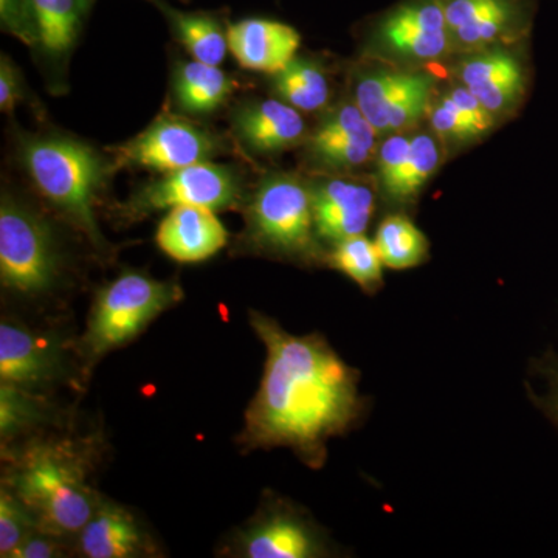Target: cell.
<instances>
[{
  "label": "cell",
  "mask_w": 558,
  "mask_h": 558,
  "mask_svg": "<svg viewBox=\"0 0 558 558\" xmlns=\"http://www.w3.org/2000/svg\"><path fill=\"white\" fill-rule=\"evenodd\" d=\"M374 242L388 269H414L428 259L427 236L405 215H389L381 220Z\"/></svg>",
  "instance_id": "cell-25"
},
{
  "label": "cell",
  "mask_w": 558,
  "mask_h": 558,
  "mask_svg": "<svg viewBox=\"0 0 558 558\" xmlns=\"http://www.w3.org/2000/svg\"><path fill=\"white\" fill-rule=\"evenodd\" d=\"M21 161L39 193L101 247L105 240L94 205L108 180L109 165L100 154L78 140L40 135L22 140Z\"/></svg>",
  "instance_id": "cell-3"
},
{
  "label": "cell",
  "mask_w": 558,
  "mask_h": 558,
  "mask_svg": "<svg viewBox=\"0 0 558 558\" xmlns=\"http://www.w3.org/2000/svg\"><path fill=\"white\" fill-rule=\"evenodd\" d=\"M442 142L433 132L388 135L377 148V175L389 204L409 207L442 161Z\"/></svg>",
  "instance_id": "cell-12"
},
{
  "label": "cell",
  "mask_w": 558,
  "mask_h": 558,
  "mask_svg": "<svg viewBox=\"0 0 558 558\" xmlns=\"http://www.w3.org/2000/svg\"><path fill=\"white\" fill-rule=\"evenodd\" d=\"M241 199L240 175L231 168L201 161L153 180L128 204V216H145L179 205H193L220 211L233 208Z\"/></svg>",
  "instance_id": "cell-8"
},
{
  "label": "cell",
  "mask_w": 558,
  "mask_h": 558,
  "mask_svg": "<svg viewBox=\"0 0 558 558\" xmlns=\"http://www.w3.org/2000/svg\"><path fill=\"white\" fill-rule=\"evenodd\" d=\"M94 0H33L38 46L46 60H69L78 39L84 17Z\"/></svg>",
  "instance_id": "cell-23"
},
{
  "label": "cell",
  "mask_w": 558,
  "mask_h": 558,
  "mask_svg": "<svg viewBox=\"0 0 558 558\" xmlns=\"http://www.w3.org/2000/svg\"><path fill=\"white\" fill-rule=\"evenodd\" d=\"M143 532L130 512L112 502H98L81 529L80 549L90 558L134 557L143 550Z\"/></svg>",
  "instance_id": "cell-22"
},
{
  "label": "cell",
  "mask_w": 558,
  "mask_h": 558,
  "mask_svg": "<svg viewBox=\"0 0 558 558\" xmlns=\"http://www.w3.org/2000/svg\"><path fill=\"white\" fill-rule=\"evenodd\" d=\"M165 14L171 22L180 43L193 60L209 65H220L229 51V35L215 17L207 14L185 13L163 5Z\"/></svg>",
  "instance_id": "cell-27"
},
{
  "label": "cell",
  "mask_w": 558,
  "mask_h": 558,
  "mask_svg": "<svg viewBox=\"0 0 558 558\" xmlns=\"http://www.w3.org/2000/svg\"><path fill=\"white\" fill-rule=\"evenodd\" d=\"M379 137L359 106L343 101L307 135L304 142L307 161L326 174L355 171L376 156Z\"/></svg>",
  "instance_id": "cell-11"
},
{
  "label": "cell",
  "mask_w": 558,
  "mask_h": 558,
  "mask_svg": "<svg viewBox=\"0 0 558 558\" xmlns=\"http://www.w3.org/2000/svg\"><path fill=\"white\" fill-rule=\"evenodd\" d=\"M457 76L497 120L513 112L526 94V68L502 46L468 53L458 64Z\"/></svg>",
  "instance_id": "cell-14"
},
{
  "label": "cell",
  "mask_w": 558,
  "mask_h": 558,
  "mask_svg": "<svg viewBox=\"0 0 558 558\" xmlns=\"http://www.w3.org/2000/svg\"><path fill=\"white\" fill-rule=\"evenodd\" d=\"M39 529L32 510L11 488L0 495V554L10 557L28 534Z\"/></svg>",
  "instance_id": "cell-30"
},
{
  "label": "cell",
  "mask_w": 558,
  "mask_h": 558,
  "mask_svg": "<svg viewBox=\"0 0 558 558\" xmlns=\"http://www.w3.org/2000/svg\"><path fill=\"white\" fill-rule=\"evenodd\" d=\"M44 417L43 403L27 389L2 384L0 387V435L13 438L17 433L33 427Z\"/></svg>",
  "instance_id": "cell-29"
},
{
  "label": "cell",
  "mask_w": 558,
  "mask_h": 558,
  "mask_svg": "<svg viewBox=\"0 0 558 558\" xmlns=\"http://www.w3.org/2000/svg\"><path fill=\"white\" fill-rule=\"evenodd\" d=\"M234 81L219 65L196 60L180 62L172 76V92L180 109L194 116L215 112L234 90Z\"/></svg>",
  "instance_id": "cell-24"
},
{
  "label": "cell",
  "mask_w": 558,
  "mask_h": 558,
  "mask_svg": "<svg viewBox=\"0 0 558 558\" xmlns=\"http://www.w3.org/2000/svg\"><path fill=\"white\" fill-rule=\"evenodd\" d=\"M248 558H314L332 554L328 539L295 506L274 501L242 537Z\"/></svg>",
  "instance_id": "cell-13"
},
{
  "label": "cell",
  "mask_w": 558,
  "mask_h": 558,
  "mask_svg": "<svg viewBox=\"0 0 558 558\" xmlns=\"http://www.w3.org/2000/svg\"><path fill=\"white\" fill-rule=\"evenodd\" d=\"M233 131L245 148L260 156L296 148L307 138L300 110L279 98L241 106L233 117Z\"/></svg>",
  "instance_id": "cell-18"
},
{
  "label": "cell",
  "mask_w": 558,
  "mask_h": 558,
  "mask_svg": "<svg viewBox=\"0 0 558 558\" xmlns=\"http://www.w3.org/2000/svg\"><path fill=\"white\" fill-rule=\"evenodd\" d=\"M220 150V140L191 121L160 117L137 137L117 148L120 160L132 167L171 172L211 160Z\"/></svg>",
  "instance_id": "cell-9"
},
{
  "label": "cell",
  "mask_w": 558,
  "mask_h": 558,
  "mask_svg": "<svg viewBox=\"0 0 558 558\" xmlns=\"http://www.w3.org/2000/svg\"><path fill=\"white\" fill-rule=\"evenodd\" d=\"M62 354L57 341L21 325H0V379L24 389L44 387L60 376Z\"/></svg>",
  "instance_id": "cell-17"
},
{
  "label": "cell",
  "mask_w": 558,
  "mask_h": 558,
  "mask_svg": "<svg viewBox=\"0 0 558 558\" xmlns=\"http://www.w3.org/2000/svg\"><path fill=\"white\" fill-rule=\"evenodd\" d=\"M435 90L427 70L374 69L355 80L354 102L377 134L388 137L428 116Z\"/></svg>",
  "instance_id": "cell-7"
},
{
  "label": "cell",
  "mask_w": 558,
  "mask_h": 558,
  "mask_svg": "<svg viewBox=\"0 0 558 558\" xmlns=\"http://www.w3.org/2000/svg\"><path fill=\"white\" fill-rule=\"evenodd\" d=\"M248 234L264 252L293 260L322 258L312 193L292 174L269 175L248 205Z\"/></svg>",
  "instance_id": "cell-4"
},
{
  "label": "cell",
  "mask_w": 558,
  "mask_h": 558,
  "mask_svg": "<svg viewBox=\"0 0 558 558\" xmlns=\"http://www.w3.org/2000/svg\"><path fill=\"white\" fill-rule=\"evenodd\" d=\"M432 132L446 145H468L494 130L497 119L461 83L440 95L428 110Z\"/></svg>",
  "instance_id": "cell-21"
},
{
  "label": "cell",
  "mask_w": 558,
  "mask_h": 558,
  "mask_svg": "<svg viewBox=\"0 0 558 558\" xmlns=\"http://www.w3.org/2000/svg\"><path fill=\"white\" fill-rule=\"evenodd\" d=\"M311 193L319 240L336 245L365 234L376 209V196L368 185L330 179L312 186Z\"/></svg>",
  "instance_id": "cell-16"
},
{
  "label": "cell",
  "mask_w": 558,
  "mask_h": 558,
  "mask_svg": "<svg viewBox=\"0 0 558 558\" xmlns=\"http://www.w3.org/2000/svg\"><path fill=\"white\" fill-rule=\"evenodd\" d=\"M454 50L472 53L515 38L521 13L515 0H442Z\"/></svg>",
  "instance_id": "cell-15"
},
{
  "label": "cell",
  "mask_w": 558,
  "mask_h": 558,
  "mask_svg": "<svg viewBox=\"0 0 558 558\" xmlns=\"http://www.w3.org/2000/svg\"><path fill=\"white\" fill-rule=\"evenodd\" d=\"M529 371L532 376L542 379L545 384L543 392L535 391L531 384H524L527 398L532 405L542 411L543 416L558 429V352L556 349H546L543 354L531 359Z\"/></svg>",
  "instance_id": "cell-31"
},
{
  "label": "cell",
  "mask_w": 558,
  "mask_h": 558,
  "mask_svg": "<svg viewBox=\"0 0 558 558\" xmlns=\"http://www.w3.org/2000/svg\"><path fill=\"white\" fill-rule=\"evenodd\" d=\"M274 76V90L279 100L288 102L300 112H317L328 105V76L315 62L293 58Z\"/></svg>",
  "instance_id": "cell-26"
},
{
  "label": "cell",
  "mask_w": 558,
  "mask_h": 558,
  "mask_svg": "<svg viewBox=\"0 0 558 558\" xmlns=\"http://www.w3.org/2000/svg\"><path fill=\"white\" fill-rule=\"evenodd\" d=\"M250 323L266 347V365L245 413L242 442L248 449L288 447L307 468H323L328 440L348 435L368 416L371 403L360 395L359 369L322 333L293 336L253 311Z\"/></svg>",
  "instance_id": "cell-1"
},
{
  "label": "cell",
  "mask_w": 558,
  "mask_h": 558,
  "mask_svg": "<svg viewBox=\"0 0 558 558\" xmlns=\"http://www.w3.org/2000/svg\"><path fill=\"white\" fill-rule=\"evenodd\" d=\"M328 264L332 269L341 271L352 279L368 295L384 288V263L376 247V242L365 234L349 238L333 245L328 255Z\"/></svg>",
  "instance_id": "cell-28"
},
{
  "label": "cell",
  "mask_w": 558,
  "mask_h": 558,
  "mask_svg": "<svg viewBox=\"0 0 558 558\" xmlns=\"http://www.w3.org/2000/svg\"><path fill=\"white\" fill-rule=\"evenodd\" d=\"M374 46L405 62L442 60L453 51L442 0H410L377 25Z\"/></svg>",
  "instance_id": "cell-10"
},
{
  "label": "cell",
  "mask_w": 558,
  "mask_h": 558,
  "mask_svg": "<svg viewBox=\"0 0 558 558\" xmlns=\"http://www.w3.org/2000/svg\"><path fill=\"white\" fill-rule=\"evenodd\" d=\"M229 49L242 68L278 73L295 58L301 38L295 28L270 20H244L231 25Z\"/></svg>",
  "instance_id": "cell-20"
},
{
  "label": "cell",
  "mask_w": 558,
  "mask_h": 558,
  "mask_svg": "<svg viewBox=\"0 0 558 558\" xmlns=\"http://www.w3.org/2000/svg\"><path fill=\"white\" fill-rule=\"evenodd\" d=\"M161 252L178 263L211 258L226 247L229 233L213 209L179 205L161 219L156 234Z\"/></svg>",
  "instance_id": "cell-19"
},
{
  "label": "cell",
  "mask_w": 558,
  "mask_h": 558,
  "mask_svg": "<svg viewBox=\"0 0 558 558\" xmlns=\"http://www.w3.org/2000/svg\"><path fill=\"white\" fill-rule=\"evenodd\" d=\"M58 535L35 529L32 534L25 537L24 542L11 554V558H49L60 556V545L57 542Z\"/></svg>",
  "instance_id": "cell-34"
},
{
  "label": "cell",
  "mask_w": 558,
  "mask_h": 558,
  "mask_svg": "<svg viewBox=\"0 0 558 558\" xmlns=\"http://www.w3.org/2000/svg\"><path fill=\"white\" fill-rule=\"evenodd\" d=\"M10 488L32 510L39 529L58 537L81 532L98 505L87 484L86 462L69 444L25 451Z\"/></svg>",
  "instance_id": "cell-2"
},
{
  "label": "cell",
  "mask_w": 558,
  "mask_h": 558,
  "mask_svg": "<svg viewBox=\"0 0 558 558\" xmlns=\"http://www.w3.org/2000/svg\"><path fill=\"white\" fill-rule=\"evenodd\" d=\"M180 299L182 289L175 282L159 281L140 271L120 275L95 299L84 337L87 354L100 357L130 343Z\"/></svg>",
  "instance_id": "cell-5"
},
{
  "label": "cell",
  "mask_w": 558,
  "mask_h": 558,
  "mask_svg": "<svg viewBox=\"0 0 558 558\" xmlns=\"http://www.w3.org/2000/svg\"><path fill=\"white\" fill-rule=\"evenodd\" d=\"M60 274V253L46 220L22 202L3 194L0 204V278L24 295L53 288Z\"/></svg>",
  "instance_id": "cell-6"
},
{
  "label": "cell",
  "mask_w": 558,
  "mask_h": 558,
  "mask_svg": "<svg viewBox=\"0 0 558 558\" xmlns=\"http://www.w3.org/2000/svg\"><path fill=\"white\" fill-rule=\"evenodd\" d=\"M22 100H24V87H22L20 69L9 57L2 54V60H0V109L2 112H13Z\"/></svg>",
  "instance_id": "cell-33"
},
{
  "label": "cell",
  "mask_w": 558,
  "mask_h": 558,
  "mask_svg": "<svg viewBox=\"0 0 558 558\" xmlns=\"http://www.w3.org/2000/svg\"><path fill=\"white\" fill-rule=\"evenodd\" d=\"M3 31L20 38L27 46H38L33 0H0Z\"/></svg>",
  "instance_id": "cell-32"
}]
</instances>
